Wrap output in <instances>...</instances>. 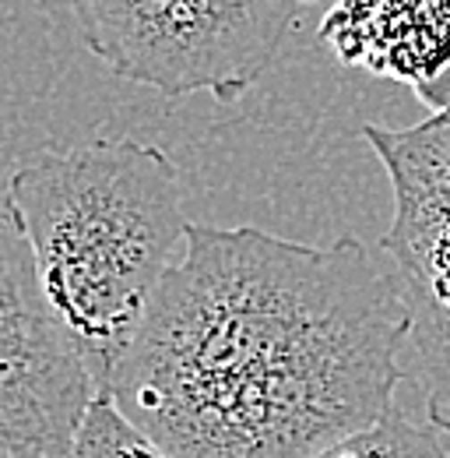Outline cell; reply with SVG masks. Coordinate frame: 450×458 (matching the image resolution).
I'll use <instances>...</instances> for the list:
<instances>
[{
    "label": "cell",
    "instance_id": "3",
    "mask_svg": "<svg viewBox=\"0 0 450 458\" xmlns=\"http://www.w3.org/2000/svg\"><path fill=\"white\" fill-rule=\"evenodd\" d=\"M317 0H71L81 43L116 78L169 99L236 103Z\"/></svg>",
    "mask_w": 450,
    "mask_h": 458
},
{
    "label": "cell",
    "instance_id": "8",
    "mask_svg": "<svg viewBox=\"0 0 450 458\" xmlns=\"http://www.w3.org/2000/svg\"><path fill=\"white\" fill-rule=\"evenodd\" d=\"M71 458H176L172 452H166L162 445H155L141 427H134L123 409L112 402L110 392H103L78 441H74V452Z\"/></svg>",
    "mask_w": 450,
    "mask_h": 458
},
{
    "label": "cell",
    "instance_id": "1",
    "mask_svg": "<svg viewBox=\"0 0 450 458\" xmlns=\"http://www.w3.org/2000/svg\"><path fill=\"white\" fill-rule=\"evenodd\" d=\"M408 318L355 236L190 223L106 392L176 458H313L394 409Z\"/></svg>",
    "mask_w": 450,
    "mask_h": 458
},
{
    "label": "cell",
    "instance_id": "9",
    "mask_svg": "<svg viewBox=\"0 0 450 458\" xmlns=\"http://www.w3.org/2000/svg\"><path fill=\"white\" fill-rule=\"evenodd\" d=\"M0 458H39V455H0Z\"/></svg>",
    "mask_w": 450,
    "mask_h": 458
},
{
    "label": "cell",
    "instance_id": "2",
    "mask_svg": "<svg viewBox=\"0 0 450 458\" xmlns=\"http://www.w3.org/2000/svg\"><path fill=\"white\" fill-rule=\"evenodd\" d=\"M39 283L85 343L103 392L155 293L187 250L179 170L159 145L88 138L43 145L7 183Z\"/></svg>",
    "mask_w": 450,
    "mask_h": 458
},
{
    "label": "cell",
    "instance_id": "7",
    "mask_svg": "<svg viewBox=\"0 0 450 458\" xmlns=\"http://www.w3.org/2000/svg\"><path fill=\"white\" fill-rule=\"evenodd\" d=\"M313 458H450L437 437V427L408 420L397 405L377 423L348 434Z\"/></svg>",
    "mask_w": 450,
    "mask_h": 458
},
{
    "label": "cell",
    "instance_id": "5",
    "mask_svg": "<svg viewBox=\"0 0 450 458\" xmlns=\"http://www.w3.org/2000/svg\"><path fill=\"white\" fill-rule=\"evenodd\" d=\"M103 395L85 343L39 283L32 243L4 201L0 219V455L71 458Z\"/></svg>",
    "mask_w": 450,
    "mask_h": 458
},
{
    "label": "cell",
    "instance_id": "6",
    "mask_svg": "<svg viewBox=\"0 0 450 458\" xmlns=\"http://www.w3.org/2000/svg\"><path fill=\"white\" fill-rule=\"evenodd\" d=\"M321 39L338 64L408 85L433 114L450 106V0H338Z\"/></svg>",
    "mask_w": 450,
    "mask_h": 458
},
{
    "label": "cell",
    "instance_id": "4",
    "mask_svg": "<svg viewBox=\"0 0 450 458\" xmlns=\"http://www.w3.org/2000/svg\"><path fill=\"white\" fill-rule=\"evenodd\" d=\"M362 138L391 180V226L380 240L408 318L404 374L426 420L450 430V106L415 127L366 123Z\"/></svg>",
    "mask_w": 450,
    "mask_h": 458
}]
</instances>
